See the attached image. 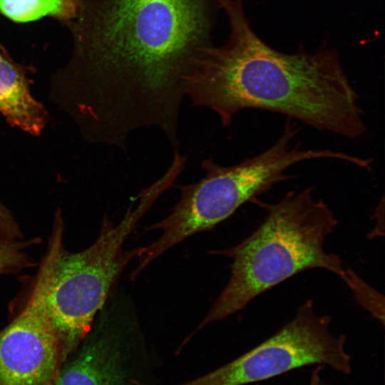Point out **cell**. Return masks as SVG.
<instances>
[{"label":"cell","instance_id":"cell-12","mask_svg":"<svg viewBox=\"0 0 385 385\" xmlns=\"http://www.w3.org/2000/svg\"><path fill=\"white\" fill-rule=\"evenodd\" d=\"M343 281L352 291L357 302L384 324V297L351 269L348 268Z\"/></svg>","mask_w":385,"mask_h":385},{"label":"cell","instance_id":"cell-9","mask_svg":"<svg viewBox=\"0 0 385 385\" xmlns=\"http://www.w3.org/2000/svg\"><path fill=\"white\" fill-rule=\"evenodd\" d=\"M26 68L0 49V114L11 125L39 135L48 121L44 106L31 94Z\"/></svg>","mask_w":385,"mask_h":385},{"label":"cell","instance_id":"cell-8","mask_svg":"<svg viewBox=\"0 0 385 385\" xmlns=\"http://www.w3.org/2000/svg\"><path fill=\"white\" fill-rule=\"evenodd\" d=\"M56 259L45 255L21 312L0 330V385H51L61 363L47 297Z\"/></svg>","mask_w":385,"mask_h":385},{"label":"cell","instance_id":"cell-13","mask_svg":"<svg viewBox=\"0 0 385 385\" xmlns=\"http://www.w3.org/2000/svg\"><path fill=\"white\" fill-rule=\"evenodd\" d=\"M0 232L14 238H23L21 229L11 212L0 201Z\"/></svg>","mask_w":385,"mask_h":385},{"label":"cell","instance_id":"cell-10","mask_svg":"<svg viewBox=\"0 0 385 385\" xmlns=\"http://www.w3.org/2000/svg\"><path fill=\"white\" fill-rule=\"evenodd\" d=\"M75 11V0H0V14L16 23L50 16L68 24Z\"/></svg>","mask_w":385,"mask_h":385},{"label":"cell","instance_id":"cell-1","mask_svg":"<svg viewBox=\"0 0 385 385\" xmlns=\"http://www.w3.org/2000/svg\"><path fill=\"white\" fill-rule=\"evenodd\" d=\"M69 61L50 98L88 143L124 150L155 127L178 148L185 79L212 44L218 0H75Z\"/></svg>","mask_w":385,"mask_h":385},{"label":"cell","instance_id":"cell-11","mask_svg":"<svg viewBox=\"0 0 385 385\" xmlns=\"http://www.w3.org/2000/svg\"><path fill=\"white\" fill-rule=\"evenodd\" d=\"M38 240L14 238L0 232V275L16 274L31 267L34 262L27 250Z\"/></svg>","mask_w":385,"mask_h":385},{"label":"cell","instance_id":"cell-14","mask_svg":"<svg viewBox=\"0 0 385 385\" xmlns=\"http://www.w3.org/2000/svg\"><path fill=\"white\" fill-rule=\"evenodd\" d=\"M324 385H325V384H324Z\"/></svg>","mask_w":385,"mask_h":385},{"label":"cell","instance_id":"cell-7","mask_svg":"<svg viewBox=\"0 0 385 385\" xmlns=\"http://www.w3.org/2000/svg\"><path fill=\"white\" fill-rule=\"evenodd\" d=\"M51 385H145L149 355L130 297L115 289Z\"/></svg>","mask_w":385,"mask_h":385},{"label":"cell","instance_id":"cell-4","mask_svg":"<svg viewBox=\"0 0 385 385\" xmlns=\"http://www.w3.org/2000/svg\"><path fill=\"white\" fill-rule=\"evenodd\" d=\"M287 118L277 141L261 153L240 163L222 166L212 158L201 162L205 175L188 185H177L181 196L165 218L148 230L160 232L152 243L142 247L138 275L149 264L187 238L230 217L245 202L252 201L276 184L293 178L286 170L296 163L312 159L346 161L347 153L331 149H307L292 144L299 132Z\"/></svg>","mask_w":385,"mask_h":385},{"label":"cell","instance_id":"cell-2","mask_svg":"<svg viewBox=\"0 0 385 385\" xmlns=\"http://www.w3.org/2000/svg\"><path fill=\"white\" fill-rule=\"evenodd\" d=\"M230 34L211 46L185 79V95L228 128L245 109L284 115L320 131L354 140L366 132L359 96L337 53L279 52L252 30L243 0H218Z\"/></svg>","mask_w":385,"mask_h":385},{"label":"cell","instance_id":"cell-5","mask_svg":"<svg viewBox=\"0 0 385 385\" xmlns=\"http://www.w3.org/2000/svg\"><path fill=\"white\" fill-rule=\"evenodd\" d=\"M167 190L158 180L142 190L118 223L105 216L95 241L78 252L63 246L58 255L47 297L48 315L57 335L61 362L73 354L91 329L130 262L141 247L123 245L138 222Z\"/></svg>","mask_w":385,"mask_h":385},{"label":"cell","instance_id":"cell-3","mask_svg":"<svg viewBox=\"0 0 385 385\" xmlns=\"http://www.w3.org/2000/svg\"><path fill=\"white\" fill-rule=\"evenodd\" d=\"M312 187L287 192L278 202H252L266 210L260 225L230 248L215 250L232 260L231 275L197 330L244 309L254 298L292 276L319 268L342 280L347 269L324 249L338 220L328 205L316 200Z\"/></svg>","mask_w":385,"mask_h":385},{"label":"cell","instance_id":"cell-6","mask_svg":"<svg viewBox=\"0 0 385 385\" xmlns=\"http://www.w3.org/2000/svg\"><path fill=\"white\" fill-rule=\"evenodd\" d=\"M331 320L317 314L308 299L292 320L252 349L201 376L170 385H246L312 365L349 374L352 357L346 337L331 332Z\"/></svg>","mask_w":385,"mask_h":385}]
</instances>
